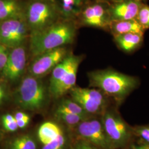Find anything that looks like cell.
<instances>
[{
	"label": "cell",
	"mask_w": 149,
	"mask_h": 149,
	"mask_svg": "<svg viewBox=\"0 0 149 149\" xmlns=\"http://www.w3.org/2000/svg\"><path fill=\"white\" fill-rule=\"evenodd\" d=\"M65 141L66 140L63 134L52 142L44 145L42 149H64Z\"/></svg>",
	"instance_id": "484cf974"
},
{
	"label": "cell",
	"mask_w": 149,
	"mask_h": 149,
	"mask_svg": "<svg viewBox=\"0 0 149 149\" xmlns=\"http://www.w3.org/2000/svg\"><path fill=\"white\" fill-rule=\"evenodd\" d=\"M69 92L71 99L90 116L103 114L107 109L106 95L100 90L74 86Z\"/></svg>",
	"instance_id": "8992f818"
},
{
	"label": "cell",
	"mask_w": 149,
	"mask_h": 149,
	"mask_svg": "<svg viewBox=\"0 0 149 149\" xmlns=\"http://www.w3.org/2000/svg\"><path fill=\"white\" fill-rule=\"evenodd\" d=\"M88 77L90 86L111 97L117 105L122 104L140 84L137 77L112 69L92 71L88 74Z\"/></svg>",
	"instance_id": "6da1fadb"
},
{
	"label": "cell",
	"mask_w": 149,
	"mask_h": 149,
	"mask_svg": "<svg viewBox=\"0 0 149 149\" xmlns=\"http://www.w3.org/2000/svg\"><path fill=\"white\" fill-rule=\"evenodd\" d=\"M10 149H37L34 140L28 135H24L13 139Z\"/></svg>",
	"instance_id": "7402d4cb"
},
{
	"label": "cell",
	"mask_w": 149,
	"mask_h": 149,
	"mask_svg": "<svg viewBox=\"0 0 149 149\" xmlns=\"http://www.w3.org/2000/svg\"><path fill=\"white\" fill-rule=\"evenodd\" d=\"M17 105L25 111H38L48 101V92L40 78L29 74L24 77L16 90Z\"/></svg>",
	"instance_id": "277c9868"
},
{
	"label": "cell",
	"mask_w": 149,
	"mask_h": 149,
	"mask_svg": "<svg viewBox=\"0 0 149 149\" xmlns=\"http://www.w3.org/2000/svg\"><path fill=\"white\" fill-rule=\"evenodd\" d=\"M142 6L141 1L136 0H124L114 2L109 7L111 21H118L136 19Z\"/></svg>",
	"instance_id": "4fadbf2b"
},
{
	"label": "cell",
	"mask_w": 149,
	"mask_h": 149,
	"mask_svg": "<svg viewBox=\"0 0 149 149\" xmlns=\"http://www.w3.org/2000/svg\"><path fill=\"white\" fill-rule=\"evenodd\" d=\"M28 116V115L26 114V113L23 112H16L14 116V117L15 118L16 120H18L22 119L25 118Z\"/></svg>",
	"instance_id": "1f68e13d"
},
{
	"label": "cell",
	"mask_w": 149,
	"mask_h": 149,
	"mask_svg": "<svg viewBox=\"0 0 149 149\" xmlns=\"http://www.w3.org/2000/svg\"><path fill=\"white\" fill-rule=\"evenodd\" d=\"M54 1H56V0H54Z\"/></svg>",
	"instance_id": "e575fe53"
},
{
	"label": "cell",
	"mask_w": 149,
	"mask_h": 149,
	"mask_svg": "<svg viewBox=\"0 0 149 149\" xmlns=\"http://www.w3.org/2000/svg\"><path fill=\"white\" fill-rule=\"evenodd\" d=\"M63 134L59 126L51 122L44 123L40 125L38 132L39 139L43 145L52 142Z\"/></svg>",
	"instance_id": "ac0fdd59"
},
{
	"label": "cell",
	"mask_w": 149,
	"mask_h": 149,
	"mask_svg": "<svg viewBox=\"0 0 149 149\" xmlns=\"http://www.w3.org/2000/svg\"><path fill=\"white\" fill-rule=\"evenodd\" d=\"M76 27L72 19H60L43 31L30 37V51L35 58L56 48L73 43Z\"/></svg>",
	"instance_id": "7a4b0ae2"
},
{
	"label": "cell",
	"mask_w": 149,
	"mask_h": 149,
	"mask_svg": "<svg viewBox=\"0 0 149 149\" xmlns=\"http://www.w3.org/2000/svg\"><path fill=\"white\" fill-rule=\"evenodd\" d=\"M16 121H17V123L18 128L23 129V128H24L25 127H26L27 126V125L29 123V122H30V117H29V116H28V117L22 119L18 120H16Z\"/></svg>",
	"instance_id": "4dcf8cb0"
},
{
	"label": "cell",
	"mask_w": 149,
	"mask_h": 149,
	"mask_svg": "<svg viewBox=\"0 0 149 149\" xmlns=\"http://www.w3.org/2000/svg\"><path fill=\"white\" fill-rule=\"evenodd\" d=\"M102 123L112 149H122L131 143L134 136L130 127L120 113L114 109H107L102 114Z\"/></svg>",
	"instance_id": "5b68a950"
},
{
	"label": "cell",
	"mask_w": 149,
	"mask_h": 149,
	"mask_svg": "<svg viewBox=\"0 0 149 149\" xmlns=\"http://www.w3.org/2000/svg\"><path fill=\"white\" fill-rule=\"evenodd\" d=\"M140 25L144 30L149 28V6L143 5L136 18Z\"/></svg>",
	"instance_id": "cb8c5ba5"
},
{
	"label": "cell",
	"mask_w": 149,
	"mask_h": 149,
	"mask_svg": "<svg viewBox=\"0 0 149 149\" xmlns=\"http://www.w3.org/2000/svg\"><path fill=\"white\" fill-rule=\"evenodd\" d=\"M129 145V146L128 149H149V145L145 144L141 141L137 144H132L130 143Z\"/></svg>",
	"instance_id": "f546056e"
},
{
	"label": "cell",
	"mask_w": 149,
	"mask_h": 149,
	"mask_svg": "<svg viewBox=\"0 0 149 149\" xmlns=\"http://www.w3.org/2000/svg\"><path fill=\"white\" fill-rule=\"evenodd\" d=\"M0 141H1V138H0Z\"/></svg>",
	"instance_id": "836d02e7"
},
{
	"label": "cell",
	"mask_w": 149,
	"mask_h": 149,
	"mask_svg": "<svg viewBox=\"0 0 149 149\" xmlns=\"http://www.w3.org/2000/svg\"><path fill=\"white\" fill-rule=\"evenodd\" d=\"M2 122L3 127L7 132H14L18 129V127L17 123L14 116L10 114H6L2 116Z\"/></svg>",
	"instance_id": "d4e9b609"
},
{
	"label": "cell",
	"mask_w": 149,
	"mask_h": 149,
	"mask_svg": "<svg viewBox=\"0 0 149 149\" xmlns=\"http://www.w3.org/2000/svg\"><path fill=\"white\" fill-rule=\"evenodd\" d=\"M55 116L59 120H61L63 122L70 125H78L81 122L88 119L80 115L62 109L59 107H57L56 109Z\"/></svg>",
	"instance_id": "ffe728a7"
},
{
	"label": "cell",
	"mask_w": 149,
	"mask_h": 149,
	"mask_svg": "<svg viewBox=\"0 0 149 149\" xmlns=\"http://www.w3.org/2000/svg\"><path fill=\"white\" fill-rule=\"evenodd\" d=\"M144 34L130 33L114 36V40L118 46L127 53L135 50L143 43Z\"/></svg>",
	"instance_id": "2e32d148"
},
{
	"label": "cell",
	"mask_w": 149,
	"mask_h": 149,
	"mask_svg": "<svg viewBox=\"0 0 149 149\" xmlns=\"http://www.w3.org/2000/svg\"><path fill=\"white\" fill-rule=\"evenodd\" d=\"M82 59V56L73 54L68 69L59 81L54 90L50 93L54 98H58L64 96L75 86L79 67Z\"/></svg>",
	"instance_id": "7c38bea8"
},
{
	"label": "cell",
	"mask_w": 149,
	"mask_h": 149,
	"mask_svg": "<svg viewBox=\"0 0 149 149\" xmlns=\"http://www.w3.org/2000/svg\"><path fill=\"white\" fill-rule=\"evenodd\" d=\"M133 130L134 135L138 137L141 142L149 145V125H137Z\"/></svg>",
	"instance_id": "603a6c76"
},
{
	"label": "cell",
	"mask_w": 149,
	"mask_h": 149,
	"mask_svg": "<svg viewBox=\"0 0 149 149\" xmlns=\"http://www.w3.org/2000/svg\"><path fill=\"white\" fill-rule=\"evenodd\" d=\"M25 7L21 0H0V22L24 18Z\"/></svg>",
	"instance_id": "5bb4252c"
},
{
	"label": "cell",
	"mask_w": 149,
	"mask_h": 149,
	"mask_svg": "<svg viewBox=\"0 0 149 149\" xmlns=\"http://www.w3.org/2000/svg\"><path fill=\"white\" fill-rule=\"evenodd\" d=\"M29 36L25 18H13L0 22V43L8 48L23 44Z\"/></svg>",
	"instance_id": "52a82bcc"
},
{
	"label": "cell",
	"mask_w": 149,
	"mask_h": 149,
	"mask_svg": "<svg viewBox=\"0 0 149 149\" xmlns=\"http://www.w3.org/2000/svg\"><path fill=\"white\" fill-rule=\"evenodd\" d=\"M77 132L81 139L90 143L100 149H112L101 120L86 119L80 123Z\"/></svg>",
	"instance_id": "30bf717a"
},
{
	"label": "cell",
	"mask_w": 149,
	"mask_h": 149,
	"mask_svg": "<svg viewBox=\"0 0 149 149\" xmlns=\"http://www.w3.org/2000/svg\"><path fill=\"white\" fill-rule=\"evenodd\" d=\"M72 149H100L97 148L96 146L86 141L83 139H80V140L74 144L73 148Z\"/></svg>",
	"instance_id": "83f0119b"
},
{
	"label": "cell",
	"mask_w": 149,
	"mask_h": 149,
	"mask_svg": "<svg viewBox=\"0 0 149 149\" xmlns=\"http://www.w3.org/2000/svg\"><path fill=\"white\" fill-rule=\"evenodd\" d=\"M73 54H69L67 57L57 65L52 71V76L50 80L49 92L50 93L54 90L58 84L59 81L68 69L72 59Z\"/></svg>",
	"instance_id": "d6986e66"
},
{
	"label": "cell",
	"mask_w": 149,
	"mask_h": 149,
	"mask_svg": "<svg viewBox=\"0 0 149 149\" xmlns=\"http://www.w3.org/2000/svg\"><path fill=\"white\" fill-rule=\"evenodd\" d=\"M10 51L8 48L0 43V71L1 72L5 66L8 58Z\"/></svg>",
	"instance_id": "4316f807"
},
{
	"label": "cell",
	"mask_w": 149,
	"mask_h": 149,
	"mask_svg": "<svg viewBox=\"0 0 149 149\" xmlns=\"http://www.w3.org/2000/svg\"><path fill=\"white\" fill-rule=\"evenodd\" d=\"M109 7V5L103 2L88 3L79 16L81 23L87 27L109 29L112 21Z\"/></svg>",
	"instance_id": "9c48e42d"
},
{
	"label": "cell",
	"mask_w": 149,
	"mask_h": 149,
	"mask_svg": "<svg viewBox=\"0 0 149 149\" xmlns=\"http://www.w3.org/2000/svg\"><path fill=\"white\" fill-rule=\"evenodd\" d=\"M26 65L27 50L24 45L12 48L5 66L1 71L2 76L8 81L15 82L23 74Z\"/></svg>",
	"instance_id": "8fae6325"
},
{
	"label": "cell",
	"mask_w": 149,
	"mask_h": 149,
	"mask_svg": "<svg viewBox=\"0 0 149 149\" xmlns=\"http://www.w3.org/2000/svg\"><path fill=\"white\" fill-rule=\"evenodd\" d=\"M108 1H113V2H119V1H124V0H108ZM136 1H141V0H136Z\"/></svg>",
	"instance_id": "d6a6232c"
},
{
	"label": "cell",
	"mask_w": 149,
	"mask_h": 149,
	"mask_svg": "<svg viewBox=\"0 0 149 149\" xmlns=\"http://www.w3.org/2000/svg\"><path fill=\"white\" fill-rule=\"evenodd\" d=\"M61 17L64 19H74L79 17L88 0H56Z\"/></svg>",
	"instance_id": "9a60e30c"
},
{
	"label": "cell",
	"mask_w": 149,
	"mask_h": 149,
	"mask_svg": "<svg viewBox=\"0 0 149 149\" xmlns=\"http://www.w3.org/2000/svg\"><path fill=\"white\" fill-rule=\"evenodd\" d=\"M61 17L56 1L29 0L26 3L24 18L29 37L51 26Z\"/></svg>",
	"instance_id": "3957f363"
},
{
	"label": "cell",
	"mask_w": 149,
	"mask_h": 149,
	"mask_svg": "<svg viewBox=\"0 0 149 149\" xmlns=\"http://www.w3.org/2000/svg\"><path fill=\"white\" fill-rule=\"evenodd\" d=\"M60 108L89 119V115L80 105L72 99H63L58 106Z\"/></svg>",
	"instance_id": "44dd1931"
},
{
	"label": "cell",
	"mask_w": 149,
	"mask_h": 149,
	"mask_svg": "<svg viewBox=\"0 0 149 149\" xmlns=\"http://www.w3.org/2000/svg\"><path fill=\"white\" fill-rule=\"evenodd\" d=\"M109 30L113 34V36L130 33L144 34L145 31L136 19L112 21L110 24Z\"/></svg>",
	"instance_id": "e0dca14e"
},
{
	"label": "cell",
	"mask_w": 149,
	"mask_h": 149,
	"mask_svg": "<svg viewBox=\"0 0 149 149\" xmlns=\"http://www.w3.org/2000/svg\"><path fill=\"white\" fill-rule=\"evenodd\" d=\"M7 97V92L5 86L0 82V106H1L5 102Z\"/></svg>",
	"instance_id": "f1b7e54d"
},
{
	"label": "cell",
	"mask_w": 149,
	"mask_h": 149,
	"mask_svg": "<svg viewBox=\"0 0 149 149\" xmlns=\"http://www.w3.org/2000/svg\"><path fill=\"white\" fill-rule=\"evenodd\" d=\"M69 54L65 46L46 52L35 57L29 68V74L41 78L55 68Z\"/></svg>",
	"instance_id": "ba28073f"
}]
</instances>
